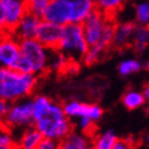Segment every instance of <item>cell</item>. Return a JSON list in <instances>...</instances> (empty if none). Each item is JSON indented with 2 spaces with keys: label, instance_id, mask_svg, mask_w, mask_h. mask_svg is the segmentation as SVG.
<instances>
[{
  "label": "cell",
  "instance_id": "cell-1",
  "mask_svg": "<svg viewBox=\"0 0 149 149\" xmlns=\"http://www.w3.org/2000/svg\"><path fill=\"white\" fill-rule=\"evenodd\" d=\"M36 83L38 77L35 74L0 67V98L9 103L29 97L34 91Z\"/></svg>",
  "mask_w": 149,
  "mask_h": 149
},
{
  "label": "cell",
  "instance_id": "cell-2",
  "mask_svg": "<svg viewBox=\"0 0 149 149\" xmlns=\"http://www.w3.org/2000/svg\"><path fill=\"white\" fill-rule=\"evenodd\" d=\"M50 50L36 39L21 41V57L13 69L36 77L50 68Z\"/></svg>",
  "mask_w": 149,
  "mask_h": 149
},
{
  "label": "cell",
  "instance_id": "cell-3",
  "mask_svg": "<svg viewBox=\"0 0 149 149\" xmlns=\"http://www.w3.org/2000/svg\"><path fill=\"white\" fill-rule=\"evenodd\" d=\"M34 126L38 129L44 138L62 141L73 131L70 119L65 115L63 106L52 102L49 113L39 120L34 121Z\"/></svg>",
  "mask_w": 149,
  "mask_h": 149
},
{
  "label": "cell",
  "instance_id": "cell-4",
  "mask_svg": "<svg viewBox=\"0 0 149 149\" xmlns=\"http://www.w3.org/2000/svg\"><path fill=\"white\" fill-rule=\"evenodd\" d=\"M88 44L85 38L83 24L68 23L63 26V34L57 51L67 57L83 59L88 50Z\"/></svg>",
  "mask_w": 149,
  "mask_h": 149
},
{
  "label": "cell",
  "instance_id": "cell-5",
  "mask_svg": "<svg viewBox=\"0 0 149 149\" xmlns=\"http://www.w3.org/2000/svg\"><path fill=\"white\" fill-rule=\"evenodd\" d=\"M4 121L10 131L13 129H27L29 126H33V100L23 98L10 104L9 110L4 116Z\"/></svg>",
  "mask_w": 149,
  "mask_h": 149
},
{
  "label": "cell",
  "instance_id": "cell-6",
  "mask_svg": "<svg viewBox=\"0 0 149 149\" xmlns=\"http://www.w3.org/2000/svg\"><path fill=\"white\" fill-rule=\"evenodd\" d=\"M21 57V41L12 33L0 34V67L15 68Z\"/></svg>",
  "mask_w": 149,
  "mask_h": 149
},
{
  "label": "cell",
  "instance_id": "cell-7",
  "mask_svg": "<svg viewBox=\"0 0 149 149\" xmlns=\"http://www.w3.org/2000/svg\"><path fill=\"white\" fill-rule=\"evenodd\" d=\"M73 1L72 0H51L42 19L59 26L72 23Z\"/></svg>",
  "mask_w": 149,
  "mask_h": 149
},
{
  "label": "cell",
  "instance_id": "cell-8",
  "mask_svg": "<svg viewBox=\"0 0 149 149\" xmlns=\"http://www.w3.org/2000/svg\"><path fill=\"white\" fill-rule=\"evenodd\" d=\"M108 18L109 17H107L102 11H100L98 9H95L88 15V17L83 22L85 38L88 46H93L100 42Z\"/></svg>",
  "mask_w": 149,
  "mask_h": 149
},
{
  "label": "cell",
  "instance_id": "cell-9",
  "mask_svg": "<svg viewBox=\"0 0 149 149\" xmlns=\"http://www.w3.org/2000/svg\"><path fill=\"white\" fill-rule=\"evenodd\" d=\"M63 34V26H59L45 19L41 21L35 39L40 41L45 47L51 51H57Z\"/></svg>",
  "mask_w": 149,
  "mask_h": 149
},
{
  "label": "cell",
  "instance_id": "cell-10",
  "mask_svg": "<svg viewBox=\"0 0 149 149\" xmlns=\"http://www.w3.org/2000/svg\"><path fill=\"white\" fill-rule=\"evenodd\" d=\"M64 113L69 119L73 118H90L91 120H93L95 123L98 121L103 115V110L100 106L97 104H92V103H83L79 101H69L67 102L64 106Z\"/></svg>",
  "mask_w": 149,
  "mask_h": 149
},
{
  "label": "cell",
  "instance_id": "cell-11",
  "mask_svg": "<svg viewBox=\"0 0 149 149\" xmlns=\"http://www.w3.org/2000/svg\"><path fill=\"white\" fill-rule=\"evenodd\" d=\"M5 13L7 33H12L19 21L27 12V6L23 0H0Z\"/></svg>",
  "mask_w": 149,
  "mask_h": 149
},
{
  "label": "cell",
  "instance_id": "cell-12",
  "mask_svg": "<svg viewBox=\"0 0 149 149\" xmlns=\"http://www.w3.org/2000/svg\"><path fill=\"white\" fill-rule=\"evenodd\" d=\"M41 21H42V18L27 11L26 15L19 21L18 26L15 28L12 34L16 36L19 41L27 40V39H35Z\"/></svg>",
  "mask_w": 149,
  "mask_h": 149
},
{
  "label": "cell",
  "instance_id": "cell-13",
  "mask_svg": "<svg viewBox=\"0 0 149 149\" xmlns=\"http://www.w3.org/2000/svg\"><path fill=\"white\" fill-rule=\"evenodd\" d=\"M135 29H136V26L133 23H130V22L116 24L114 40H113V45L111 46H113L114 49H125V47H127L130 41H132Z\"/></svg>",
  "mask_w": 149,
  "mask_h": 149
},
{
  "label": "cell",
  "instance_id": "cell-14",
  "mask_svg": "<svg viewBox=\"0 0 149 149\" xmlns=\"http://www.w3.org/2000/svg\"><path fill=\"white\" fill-rule=\"evenodd\" d=\"M92 137L85 135L83 132L72 131L67 137L59 141L61 149H90L92 147Z\"/></svg>",
  "mask_w": 149,
  "mask_h": 149
},
{
  "label": "cell",
  "instance_id": "cell-15",
  "mask_svg": "<svg viewBox=\"0 0 149 149\" xmlns=\"http://www.w3.org/2000/svg\"><path fill=\"white\" fill-rule=\"evenodd\" d=\"M44 139L41 132L35 126H29L22 132L21 138L17 142L18 149H36Z\"/></svg>",
  "mask_w": 149,
  "mask_h": 149
},
{
  "label": "cell",
  "instance_id": "cell-16",
  "mask_svg": "<svg viewBox=\"0 0 149 149\" xmlns=\"http://www.w3.org/2000/svg\"><path fill=\"white\" fill-rule=\"evenodd\" d=\"M73 1V16L72 23L83 24V22L88 17L95 9V0H72Z\"/></svg>",
  "mask_w": 149,
  "mask_h": 149
},
{
  "label": "cell",
  "instance_id": "cell-17",
  "mask_svg": "<svg viewBox=\"0 0 149 149\" xmlns=\"http://www.w3.org/2000/svg\"><path fill=\"white\" fill-rule=\"evenodd\" d=\"M125 0H95L96 9L102 11L107 17L114 18L115 13L121 10Z\"/></svg>",
  "mask_w": 149,
  "mask_h": 149
},
{
  "label": "cell",
  "instance_id": "cell-18",
  "mask_svg": "<svg viewBox=\"0 0 149 149\" xmlns=\"http://www.w3.org/2000/svg\"><path fill=\"white\" fill-rule=\"evenodd\" d=\"M118 141V136L113 131H106L96 135L92 139V148L95 149H113Z\"/></svg>",
  "mask_w": 149,
  "mask_h": 149
},
{
  "label": "cell",
  "instance_id": "cell-19",
  "mask_svg": "<svg viewBox=\"0 0 149 149\" xmlns=\"http://www.w3.org/2000/svg\"><path fill=\"white\" fill-rule=\"evenodd\" d=\"M123 104L124 106L130 109H137L139 107H142L143 104L146 103V98H144V95L143 92H139V91H135V90H129L126 91L125 95L123 96Z\"/></svg>",
  "mask_w": 149,
  "mask_h": 149
},
{
  "label": "cell",
  "instance_id": "cell-20",
  "mask_svg": "<svg viewBox=\"0 0 149 149\" xmlns=\"http://www.w3.org/2000/svg\"><path fill=\"white\" fill-rule=\"evenodd\" d=\"M52 101L45 96H36L33 98V116L34 121L39 120L42 116H45L51 108Z\"/></svg>",
  "mask_w": 149,
  "mask_h": 149
},
{
  "label": "cell",
  "instance_id": "cell-21",
  "mask_svg": "<svg viewBox=\"0 0 149 149\" xmlns=\"http://www.w3.org/2000/svg\"><path fill=\"white\" fill-rule=\"evenodd\" d=\"M133 46L137 51H143L149 42V26L136 27L132 38Z\"/></svg>",
  "mask_w": 149,
  "mask_h": 149
},
{
  "label": "cell",
  "instance_id": "cell-22",
  "mask_svg": "<svg viewBox=\"0 0 149 149\" xmlns=\"http://www.w3.org/2000/svg\"><path fill=\"white\" fill-rule=\"evenodd\" d=\"M141 68H142V64H141L139 61L130 58V59H124L123 62L119 63L118 72L121 77H130L132 74L138 73L141 70Z\"/></svg>",
  "mask_w": 149,
  "mask_h": 149
},
{
  "label": "cell",
  "instance_id": "cell-23",
  "mask_svg": "<svg viewBox=\"0 0 149 149\" xmlns=\"http://www.w3.org/2000/svg\"><path fill=\"white\" fill-rule=\"evenodd\" d=\"M51 0H24L27 11L42 18Z\"/></svg>",
  "mask_w": 149,
  "mask_h": 149
},
{
  "label": "cell",
  "instance_id": "cell-24",
  "mask_svg": "<svg viewBox=\"0 0 149 149\" xmlns=\"http://www.w3.org/2000/svg\"><path fill=\"white\" fill-rule=\"evenodd\" d=\"M104 52H106V50H104L103 47H101L100 45L90 46V47H88V50H87V52L85 54L83 61L85 62V64L91 65V64H93V63L100 61L102 54H104Z\"/></svg>",
  "mask_w": 149,
  "mask_h": 149
},
{
  "label": "cell",
  "instance_id": "cell-25",
  "mask_svg": "<svg viewBox=\"0 0 149 149\" xmlns=\"http://www.w3.org/2000/svg\"><path fill=\"white\" fill-rule=\"evenodd\" d=\"M136 19L141 26H149V3L143 1L136 6Z\"/></svg>",
  "mask_w": 149,
  "mask_h": 149
},
{
  "label": "cell",
  "instance_id": "cell-26",
  "mask_svg": "<svg viewBox=\"0 0 149 149\" xmlns=\"http://www.w3.org/2000/svg\"><path fill=\"white\" fill-rule=\"evenodd\" d=\"M136 143L131 138H118L113 149H135Z\"/></svg>",
  "mask_w": 149,
  "mask_h": 149
},
{
  "label": "cell",
  "instance_id": "cell-27",
  "mask_svg": "<svg viewBox=\"0 0 149 149\" xmlns=\"http://www.w3.org/2000/svg\"><path fill=\"white\" fill-rule=\"evenodd\" d=\"M36 149H61V144H59V141L44 138Z\"/></svg>",
  "mask_w": 149,
  "mask_h": 149
},
{
  "label": "cell",
  "instance_id": "cell-28",
  "mask_svg": "<svg viewBox=\"0 0 149 149\" xmlns=\"http://www.w3.org/2000/svg\"><path fill=\"white\" fill-rule=\"evenodd\" d=\"M0 144H3V146H13V144H16L10 130H5L3 132H0Z\"/></svg>",
  "mask_w": 149,
  "mask_h": 149
},
{
  "label": "cell",
  "instance_id": "cell-29",
  "mask_svg": "<svg viewBox=\"0 0 149 149\" xmlns=\"http://www.w3.org/2000/svg\"><path fill=\"white\" fill-rule=\"evenodd\" d=\"M7 33V28H6V21H5V13L1 1H0V34Z\"/></svg>",
  "mask_w": 149,
  "mask_h": 149
},
{
  "label": "cell",
  "instance_id": "cell-30",
  "mask_svg": "<svg viewBox=\"0 0 149 149\" xmlns=\"http://www.w3.org/2000/svg\"><path fill=\"white\" fill-rule=\"evenodd\" d=\"M9 107H10V103L0 98V119H4L5 114L7 113V110H9Z\"/></svg>",
  "mask_w": 149,
  "mask_h": 149
},
{
  "label": "cell",
  "instance_id": "cell-31",
  "mask_svg": "<svg viewBox=\"0 0 149 149\" xmlns=\"http://www.w3.org/2000/svg\"><path fill=\"white\" fill-rule=\"evenodd\" d=\"M5 130H9V129H7V126H6L5 121H4V119H0V132H3Z\"/></svg>",
  "mask_w": 149,
  "mask_h": 149
},
{
  "label": "cell",
  "instance_id": "cell-32",
  "mask_svg": "<svg viewBox=\"0 0 149 149\" xmlns=\"http://www.w3.org/2000/svg\"><path fill=\"white\" fill-rule=\"evenodd\" d=\"M0 149H18V147H17V143L13 144V146H3V144H0Z\"/></svg>",
  "mask_w": 149,
  "mask_h": 149
},
{
  "label": "cell",
  "instance_id": "cell-33",
  "mask_svg": "<svg viewBox=\"0 0 149 149\" xmlns=\"http://www.w3.org/2000/svg\"><path fill=\"white\" fill-rule=\"evenodd\" d=\"M143 95H144L146 101H148V102H149V86H146V87H144V90H143Z\"/></svg>",
  "mask_w": 149,
  "mask_h": 149
},
{
  "label": "cell",
  "instance_id": "cell-34",
  "mask_svg": "<svg viewBox=\"0 0 149 149\" xmlns=\"http://www.w3.org/2000/svg\"><path fill=\"white\" fill-rule=\"evenodd\" d=\"M147 142H148V143H149V135H148V136H147Z\"/></svg>",
  "mask_w": 149,
  "mask_h": 149
},
{
  "label": "cell",
  "instance_id": "cell-35",
  "mask_svg": "<svg viewBox=\"0 0 149 149\" xmlns=\"http://www.w3.org/2000/svg\"><path fill=\"white\" fill-rule=\"evenodd\" d=\"M90 149H95V148H92V147H91V148H90Z\"/></svg>",
  "mask_w": 149,
  "mask_h": 149
},
{
  "label": "cell",
  "instance_id": "cell-36",
  "mask_svg": "<svg viewBox=\"0 0 149 149\" xmlns=\"http://www.w3.org/2000/svg\"><path fill=\"white\" fill-rule=\"evenodd\" d=\"M23 1H24V0H23Z\"/></svg>",
  "mask_w": 149,
  "mask_h": 149
}]
</instances>
